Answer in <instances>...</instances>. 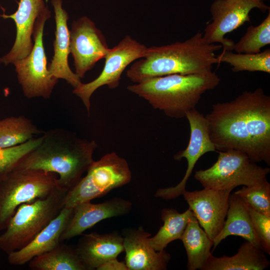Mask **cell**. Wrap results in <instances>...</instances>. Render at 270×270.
<instances>
[{"label":"cell","instance_id":"6da1fadb","mask_svg":"<svg viewBox=\"0 0 270 270\" xmlns=\"http://www.w3.org/2000/svg\"><path fill=\"white\" fill-rule=\"evenodd\" d=\"M205 117L216 150H239L270 165V96L262 88L212 104Z\"/></svg>","mask_w":270,"mask_h":270},{"label":"cell","instance_id":"7a4b0ae2","mask_svg":"<svg viewBox=\"0 0 270 270\" xmlns=\"http://www.w3.org/2000/svg\"><path fill=\"white\" fill-rule=\"evenodd\" d=\"M42 136L40 144L15 168L56 174L59 176L58 184L69 190L94 160L97 143L62 128L47 130Z\"/></svg>","mask_w":270,"mask_h":270},{"label":"cell","instance_id":"3957f363","mask_svg":"<svg viewBox=\"0 0 270 270\" xmlns=\"http://www.w3.org/2000/svg\"><path fill=\"white\" fill-rule=\"evenodd\" d=\"M198 32L184 42L148 48L146 55L126 70L135 84L148 78L173 74H194L212 71L218 64L216 52L220 44H208Z\"/></svg>","mask_w":270,"mask_h":270},{"label":"cell","instance_id":"277c9868","mask_svg":"<svg viewBox=\"0 0 270 270\" xmlns=\"http://www.w3.org/2000/svg\"><path fill=\"white\" fill-rule=\"evenodd\" d=\"M220 79L214 72L173 74L154 77L128 85L127 89L144 98L154 109L174 118L186 116L195 108L202 95L213 90Z\"/></svg>","mask_w":270,"mask_h":270},{"label":"cell","instance_id":"5b68a950","mask_svg":"<svg viewBox=\"0 0 270 270\" xmlns=\"http://www.w3.org/2000/svg\"><path fill=\"white\" fill-rule=\"evenodd\" d=\"M68 191L58 184L46 197L20 204L0 234V249L8 254L28 244L62 209Z\"/></svg>","mask_w":270,"mask_h":270},{"label":"cell","instance_id":"8992f818","mask_svg":"<svg viewBox=\"0 0 270 270\" xmlns=\"http://www.w3.org/2000/svg\"><path fill=\"white\" fill-rule=\"evenodd\" d=\"M58 186L56 174L15 168L0 179V232L17 208L48 196Z\"/></svg>","mask_w":270,"mask_h":270},{"label":"cell","instance_id":"52a82bcc","mask_svg":"<svg viewBox=\"0 0 270 270\" xmlns=\"http://www.w3.org/2000/svg\"><path fill=\"white\" fill-rule=\"evenodd\" d=\"M86 172V176L68 191L64 207L73 208L82 202L102 197L128 184L132 179L127 161L114 152L94 160Z\"/></svg>","mask_w":270,"mask_h":270},{"label":"cell","instance_id":"ba28073f","mask_svg":"<svg viewBox=\"0 0 270 270\" xmlns=\"http://www.w3.org/2000/svg\"><path fill=\"white\" fill-rule=\"evenodd\" d=\"M270 172L269 168L258 165L245 153L228 150L219 151L216 162L196 171L194 177L204 188L226 190L256 184L266 179Z\"/></svg>","mask_w":270,"mask_h":270},{"label":"cell","instance_id":"9c48e42d","mask_svg":"<svg viewBox=\"0 0 270 270\" xmlns=\"http://www.w3.org/2000/svg\"><path fill=\"white\" fill-rule=\"evenodd\" d=\"M50 17L49 10L36 20L32 34L34 43L30 52L24 58L12 63L24 94L28 98H50L58 80L48 70L44 46V26Z\"/></svg>","mask_w":270,"mask_h":270},{"label":"cell","instance_id":"30bf717a","mask_svg":"<svg viewBox=\"0 0 270 270\" xmlns=\"http://www.w3.org/2000/svg\"><path fill=\"white\" fill-rule=\"evenodd\" d=\"M147 48L130 36H126L117 45L110 48L104 57V68L98 76L88 83L82 82L73 90V93L82 100L88 114L92 94L104 86L110 89L118 88L126 68L134 60L144 57Z\"/></svg>","mask_w":270,"mask_h":270},{"label":"cell","instance_id":"8fae6325","mask_svg":"<svg viewBox=\"0 0 270 270\" xmlns=\"http://www.w3.org/2000/svg\"><path fill=\"white\" fill-rule=\"evenodd\" d=\"M254 8L262 12L270 10L262 0H215L210 8L212 22L202 34L204 40L208 44L219 43L222 50H233L234 42L225 36L250 22L249 14Z\"/></svg>","mask_w":270,"mask_h":270},{"label":"cell","instance_id":"7c38bea8","mask_svg":"<svg viewBox=\"0 0 270 270\" xmlns=\"http://www.w3.org/2000/svg\"><path fill=\"white\" fill-rule=\"evenodd\" d=\"M70 31V52L75 73L82 78L99 60L104 58L110 48L102 32L87 16L74 20Z\"/></svg>","mask_w":270,"mask_h":270},{"label":"cell","instance_id":"4fadbf2b","mask_svg":"<svg viewBox=\"0 0 270 270\" xmlns=\"http://www.w3.org/2000/svg\"><path fill=\"white\" fill-rule=\"evenodd\" d=\"M186 118L190 126V138L187 147L174 156V159L180 160L185 158L188 166L182 180L176 186L159 188L155 196L166 200L176 198L182 195L194 168L199 158L208 152H215V146L210 139L206 117L195 108L189 111Z\"/></svg>","mask_w":270,"mask_h":270},{"label":"cell","instance_id":"5bb4252c","mask_svg":"<svg viewBox=\"0 0 270 270\" xmlns=\"http://www.w3.org/2000/svg\"><path fill=\"white\" fill-rule=\"evenodd\" d=\"M233 189L204 188L192 192L186 190L182 194L200 225L212 240L222 228Z\"/></svg>","mask_w":270,"mask_h":270},{"label":"cell","instance_id":"9a60e30c","mask_svg":"<svg viewBox=\"0 0 270 270\" xmlns=\"http://www.w3.org/2000/svg\"><path fill=\"white\" fill-rule=\"evenodd\" d=\"M132 204L129 200L115 198L99 204L86 202L73 208L70 218L63 231L60 242L80 235L104 219L124 215L130 212Z\"/></svg>","mask_w":270,"mask_h":270},{"label":"cell","instance_id":"2e32d148","mask_svg":"<svg viewBox=\"0 0 270 270\" xmlns=\"http://www.w3.org/2000/svg\"><path fill=\"white\" fill-rule=\"evenodd\" d=\"M16 11L11 14H0L3 18H11L16 24V33L14 44L10 51L1 58L4 65L12 64L26 56L34 43L32 36L36 20L49 11L44 0H19Z\"/></svg>","mask_w":270,"mask_h":270},{"label":"cell","instance_id":"e0dca14e","mask_svg":"<svg viewBox=\"0 0 270 270\" xmlns=\"http://www.w3.org/2000/svg\"><path fill=\"white\" fill-rule=\"evenodd\" d=\"M150 236L141 227L124 232L125 263L128 270H166L170 256L164 250H154L148 242Z\"/></svg>","mask_w":270,"mask_h":270},{"label":"cell","instance_id":"ac0fdd59","mask_svg":"<svg viewBox=\"0 0 270 270\" xmlns=\"http://www.w3.org/2000/svg\"><path fill=\"white\" fill-rule=\"evenodd\" d=\"M54 12L56 24L54 54L48 66L52 76L63 79L74 88L81 83L80 78L70 68L68 56L70 53V31L68 26V15L62 7V0H50Z\"/></svg>","mask_w":270,"mask_h":270},{"label":"cell","instance_id":"d6986e66","mask_svg":"<svg viewBox=\"0 0 270 270\" xmlns=\"http://www.w3.org/2000/svg\"><path fill=\"white\" fill-rule=\"evenodd\" d=\"M75 249L87 270H96L103 263L116 258L124 251V238L116 232L84 234Z\"/></svg>","mask_w":270,"mask_h":270},{"label":"cell","instance_id":"ffe728a7","mask_svg":"<svg viewBox=\"0 0 270 270\" xmlns=\"http://www.w3.org/2000/svg\"><path fill=\"white\" fill-rule=\"evenodd\" d=\"M72 210L73 208L64 207L28 244L8 254V262L14 266L23 265L57 246L60 242V236L70 218Z\"/></svg>","mask_w":270,"mask_h":270},{"label":"cell","instance_id":"44dd1931","mask_svg":"<svg viewBox=\"0 0 270 270\" xmlns=\"http://www.w3.org/2000/svg\"><path fill=\"white\" fill-rule=\"evenodd\" d=\"M228 204L226 220L222 228L213 240L214 248L226 237L236 236L243 238L262 249L246 203L240 196L233 194L230 195Z\"/></svg>","mask_w":270,"mask_h":270},{"label":"cell","instance_id":"7402d4cb","mask_svg":"<svg viewBox=\"0 0 270 270\" xmlns=\"http://www.w3.org/2000/svg\"><path fill=\"white\" fill-rule=\"evenodd\" d=\"M270 262L265 252L248 241L243 243L231 256L216 257L211 254L201 270H263Z\"/></svg>","mask_w":270,"mask_h":270},{"label":"cell","instance_id":"603a6c76","mask_svg":"<svg viewBox=\"0 0 270 270\" xmlns=\"http://www.w3.org/2000/svg\"><path fill=\"white\" fill-rule=\"evenodd\" d=\"M180 240L186 252L188 270H200L212 254L210 249L214 243L194 214L188 219Z\"/></svg>","mask_w":270,"mask_h":270},{"label":"cell","instance_id":"cb8c5ba5","mask_svg":"<svg viewBox=\"0 0 270 270\" xmlns=\"http://www.w3.org/2000/svg\"><path fill=\"white\" fill-rule=\"evenodd\" d=\"M192 214L189 208L182 213L173 208H163L161 212L163 225L156 235L148 238L150 246L156 251H161L172 241L180 240Z\"/></svg>","mask_w":270,"mask_h":270},{"label":"cell","instance_id":"d4e9b609","mask_svg":"<svg viewBox=\"0 0 270 270\" xmlns=\"http://www.w3.org/2000/svg\"><path fill=\"white\" fill-rule=\"evenodd\" d=\"M28 266L32 270H87L76 249L60 242L50 250L34 258Z\"/></svg>","mask_w":270,"mask_h":270},{"label":"cell","instance_id":"484cf974","mask_svg":"<svg viewBox=\"0 0 270 270\" xmlns=\"http://www.w3.org/2000/svg\"><path fill=\"white\" fill-rule=\"evenodd\" d=\"M40 132L30 118L22 115L0 120V148L24 143Z\"/></svg>","mask_w":270,"mask_h":270},{"label":"cell","instance_id":"4316f807","mask_svg":"<svg viewBox=\"0 0 270 270\" xmlns=\"http://www.w3.org/2000/svg\"><path fill=\"white\" fill-rule=\"evenodd\" d=\"M218 64H228L232 66V71L239 72H261L270 73V50L256 54L234 52L232 50H222L217 56Z\"/></svg>","mask_w":270,"mask_h":270},{"label":"cell","instance_id":"83f0119b","mask_svg":"<svg viewBox=\"0 0 270 270\" xmlns=\"http://www.w3.org/2000/svg\"><path fill=\"white\" fill-rule=\"evenodd\" d=\"M270 44V10L265 19L256 26H250L236 43L234 49L238 53L256 54Z\"/></svg>","mask_w":270,"mask_h":270},{"label":"cell","instance_id":"f1b7e54d","mask_svg":"<svg viewBox=\"0 0 270 270\" xmlns=\"http://www.w3.org/2000/svg\"><path fill=\"white\" fill-rule=\"evenodd\" d=\"M234 194L252 208L270 216V184L267 179L252 186H244Z\"/></svg>","mask_w":270,"mask_h":270},{"label":"cell","instance_id":"f546056e","mask_svg":"<svg viewBox=\"0 0 270 270\" xmlns=\"http://www.w3.org/2000/svg\"><path fill=\"white\" fill-rule=\"evenodd\" d=\"M42 136L11 147L0 148V178L13 170L19 162L42 142Z\"/></svg>","mask_w":270,"mask_h":270},{"label":"cell","instance_id":"4dcf8cb0","mask_svg":"<svg viewBox=\"0 0 270 270\" xmlns=\"http://www.w3.org/2000/svg\"><path fill=\"white\" fill-rule=\"evenodd\" d=\"M246 205L250 220L262 249L270 254V216L262 214Z\"/></svg>","mask_w":270,"mask_h":270},{"label":"cell","instance_id":"1f68e13d","mask_svg":"<svg viewBox=\"0 0 270 270\" xmlns=\"http://www.w3.org/2000/svg\"><path fill=\"white\" fill-rule=\"evenodd\" d=\"M98 270H128L126 263L119 262L116 258L109 260L100 266Z\"/></svg>","mask_w":270,"mask_h":270},{"label":"cell","instance_id":"d6a6232c","mask_svg":"<svg viewBox=\"0 0 270 270\" xmlns=\"http://www.w3.org/2000/svg\"><path fill=\"white\" fill-rule=\"evenodd\" d=\"M1 62V58H0V63Z\"/></svg>","mask_w":270,"mask_h":270},{"label":"cell","instance_id":"836d02e7","mask_svg":"<svg viewBox=\"0 0 270 270\" xmlns=\"http://www.w3.org/2000/svg\"><path fill=\"white\" fill-rule=\"evenodd\" d=\"M262 0L264 1V0Z\"/></svg>","mask_w":270,"mask_h":270},{"label":"cell","instance_id":"e575fe53","mask_svg":"<svg viewBox=\"0 0 270 270\" xmlns=\"http://www.w3.org/2000/svg\"><path fill=\"white\" fill-rule=\"evenodd\" d=\"M1 178H0V179Z\"/></svg>","mask_w":270,"mask_h":270}]
</instances>
